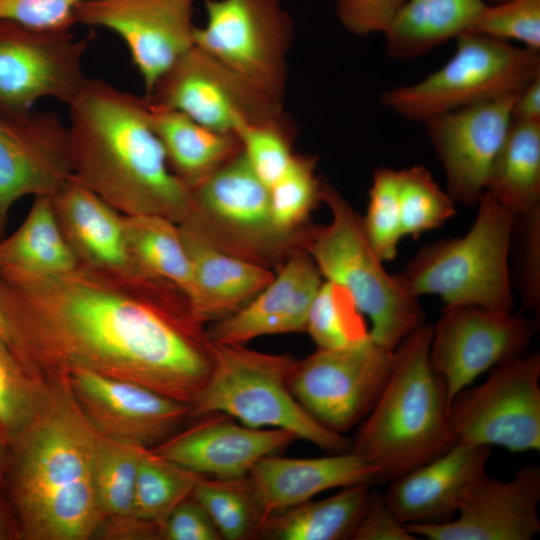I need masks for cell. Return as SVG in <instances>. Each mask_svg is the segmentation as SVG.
Returning a JSON list of instances; mask_svg holds the SVG:
<instances>
[{"instance_id":"obj_46","label":"cell","mask_w":540,"mask_h":540,"mask_svg":"<svg viewBox=\"0 0 540 540\" xmlns=\"http://www.w3.org/2000/svg\"><path fill=\"white\" fill-rule=\"evenodd\" d=\"M160 538L165 540H221L203 506L192 496L182 501L164 521Z\"/></svg>"},{"instance_id":"obj_48","label":"cell","mask_w":540,"mask_h":540,"mask_svg":"<svg viewBox=\"0 0 540 540\" xmlns=\"http://www.w3.org/2000/svg\"><path fill=\"white\" fill-rule=\"evenodd\" d=\"M511 113L513 121L540 122V75L518 92Z\"/></svg>"},{"instance_id":"obj_18","label":"cell","mask_w":540,"mask_h":540,"mask_svg":"<svg viewBox=\"0 0 540 540\" xmlns=\"http://www.w3.org/2000/svg\"><path fill=\"white\" fill-rule=\"evenodd\" d=\"M518 93L434 116L424 122L446 177V192L458 203L476 206L492 164L512 123Z\"/></svg>"},{"instance_id":"obj_2","label":"cell","mask_w":540,"mask_h":540,"mask_svg":"<svg viewBox=\"0 0 540 540\" xmlns=\"http://www.w3.org/2000/svg\"><path fill=\"white\" fill-rule=\"evenodd\" d=\"M102 435L67 378L45 382L38 409L7 446L1 490L17 539L87 540L102 522L95 469Z\"/></svg>"},{"instance_id":"obj_36","label":"cell","mask_w":540,"mask_h":540,"mask_svg":"<svg viewBox=\"0 0 540 540\" xmlns=\"http://www.w3.org/2000/svg\"><path fill=\"white\" fill-rule=\"evenodd\" d=\"M318 158L294 154L283 175L269 188L275 226L289 235H306L311 212L322 202V183L316 175Z\"/></svg>"},{"instance_id":"obj_30","label":"cell","mask_w":540,"mask_h":540,"mask_svg":"<svg viewBox=\"0 0 540 540\" xmlns=\"http://www.w3.org/2000/svg\"><path fill=\"white\" fill-rule=\"evenodd\" d=\"M485 191L514 216L540 209V122L512 120Z\"/></svg>"},{"instance_id":"obj_10","label":"cell","mask_w":540,"mask_h":540,"mask_svg":"<svg viewBox=\"0 0 540 540\" xmlns=\"http://www.w3.org/2000/svg\"><path fill=\"white\" fill-rule=\"evenodd\" d=\"M194 45L265 94L283 102L293 21L281 0H204Z\"/></svg>"},{"instance_id":"obj_32","label":"cell","mask_w":540,"mask_h":540,"mask_svg":"<svg viewBox=\"0 0 540 540\" xmlns=\"http://www.w3.org/2000/svg\"><path fill=\"white\" fill-rule=\"evenodd\" d=\"M124 228L138 263L174 284L190 301L195 289L194 270L179 224L158 215H124Z\"/></svg>"},{"instance_id":"obj_22","label":"cell","mask_w":540,"mask_h":540,"mask_svg":"<svg viewBox=\"0 0 540 540\" xmlns=\"http://www.w3.org/2000/svg\"><path fill=\"white\" fill-rule=\"evenodd\" d=\"M322 282L310 254L305 249L295 251L252 300L207 328L210 340L245 345L261 336L306 331L309 310Z\"/></svg>"},{"instance_id":"obj_12","label":"cell","mask_w":540,"mask_h":540,"mask_svg":"<svg viewBox=\"0 0 540 540\" xmlns=\"http://www.w3.org/2000/svg\"><path fill=\"white\" fill-rule=\"evenodd\" d=\"M393 351L370 337L348 347L317 349L295 360L289 388L302 408L326 429L343 434L362 422L383 391Z\"/></svg>"},{"instance_id":"obj_35","label":"cell","mask_w":540,"mask_h":540,"mask_svg":"<svg viewBox=\"0 0 540 540\" xmlns=\"http://www.w3.org/2000/svg\"><path fill=\"white\" fill-rule=\"evenodd\" d=\"M202 477L146 449L136 478L133 517L160 532L169 514L192 496Z\"/></svg>"},{"instance_id":"obj_27","label":"cell","mask_w":540,"mask_h":540,"mask_svg":"<svg viewBox=\"0 0 540 540\" xmlns=\"http://www.w3.org/2000/svg\"><path fill=\"white\" fill-rule=\"evenodd\" d=\"M148 103L149 121L168 164L190 190L241 151L236 134L212 130L180 111Z\"/></svg>"},{"instance_id":"obj_11","label":"cell","mask_w":540,"mask_h":540,"mask_svg":"<svg viewBox=\"0 0 540 540\" xmlns=\"http://www.w3.org/2000/svg\"><path fill=\"white\" fill-rule=\"evenodd\" d=\"M539 381L540 354L533 351L500 363L485 382L462 390L448 412L455 444L539 451Z\"/></svg>"},{"instance_id":"obj_47","label":"cell","mask_w":540,"mask_h":540,"mask_svg":"<svg viewBox=\"0 0 540 540\" xmlns=\"http://www.w3.org/2000/svg\"><path fill=\"white\" fill-rule=\"evenodd\" d=\"M354 540H416L388 506L384 494L371 490L366 510L353 535Z\"/></svg>"},{"instance_id":"obj_34","label":"cell","mask_w":540,"mask_h":540,"mask_svg":"<svg viewBox=\"0 0 540 540\" xmlns=\"http://www.w3.org/2000/svg\"><path fill=\"white\" fill-rule=\"evenodd\" d=\"M146 449L149 448L102 435L95 469L102 524L112 526L137 520L133 517L135 485L139 464Z\"/></svg>"},{"instance_id":"obj_52","label":"cell","mask_w":540,"mask_h":540,"mask_svg":"<svg viewBox=\"0 0 540 540\" xmlns=\"http://www.w3.org/2000/svg\"><path fill=\"white\" fill-rule=\"evenodd\" d=\"M504 1H507V0H485L486 3L488 2V4H497Z\"/></svg>"},{"instance_id":"obj_16","label":"cell","mask_w":540,"mask_h":540,"mask_svg":"<svg viewBox=\"0 0 540 540\" xmlns=\"http://www.w3.org/2000/svg\"><path fill=\"white\" fill-rule=\"evenodd\" d=\"M195 0H87L75 8L77 23L116 33L140 74L145 96L194 45Z\"/></svg>"},{"instance_id":"obj_29","label":"cell","mask_w":540,"mask_h":540,"mask_svg":"<svg viewBox=\"0 0 540 540\" xmlns=\"http://www.w3.org/2000/svg\"><path fill=\"white\" fill-rule=\"evenodd\" d=\"M370 492V484H355L329 498L289 508L270 516L260 536L275 540L352 539Z\"/></svg>"},{"instance_id":"obj_7","label":"cell","mask_w":540,"mask_h":540,"mask_svg":"<svg viewBox=\"0 0 540 540\" xmlns=\"http://www.w3.org/2000/svg\"><path fill=\"white\" fill-rule=\"evenodd\" d=\"M294 362L242 344H214L212 373L190 418L221 412L252 428L290 431L329 454L349 451L347 437L320 425L293 396L288 380Z\"/></svg>"},{"instance_id":"obj_26","label":"cell","mask_w":540,"mask_h":540,"mask_svg":"<svg viewBox=\"0 0 540 540\" xmlns=\"http://www.w3.org/2000/svg\"><path fill=\"white\" fill-rule=\"evenodd\" d=\"M179 227L194 270L190 304L202 324L235 313L273 279L270 268L225 253Z\"/></svg>"},{"instance_id":"obj_4","label":"cell","mask_w":540,"mask_h":540,"mask_svg":"<svg viewBox=\"0 0 540 540\" xmlns=\"http://www.w3.org/2000/svg\"><path fill=\"white\" fill-rule=\"evenodd\" d=\"M432 326L424 323L393 351V364L374 407L351 444L389 483L455 444L445 383L430 362Z\"/></svg>"},{"instance_id":"obj_1","label":"cell","mask_w":540,"mask_h":540,"mask_svg":"<svg viewBox=\"0 0 540 540\" xmlns=\"http://www.w3.org/2000/svg\"><path fill=\"white\" fill-rule=\"evenodd\" d=\"M0 313L6 343L43 382L82 369L191 406L212 373L205 325L187 296L155 275L0 267Z\"/></svg>"},{"instance_id":"obj_20","label":"cell","mask_w":540,"mask_h":540,"mask_svg":"<svg viewBox=\"0 0 540 540\" xmlns=\"http://www.w3.org/2000/svg\"><path fill=\"white\" fill-rule=\"evenodd\" d=\"M540 467L529 464L502 481L485 473L461 502L455 520L408 524L429 540H531L540 533Z\"/></svg>"},{"instance_id":"obj_51","label":"cell","mask_w":540,"mask_h":540,"mask_svg":"<svg viewBox=\"0 0 540 540\" xmlns=\"http://www.w3.org/2000/svg\"><path fill=\"white\" fill-rule=\"evenodd\" d=\"M0 336L5 340V329H4V324H3V320H2V316H1V313H0ZM6 341V340H5Z\"/></svg>"},{"instance_id":"obj_14","label":"cell","mask_w":540,"mask_h":540,"mask_svg":"<svg viewBox=\"0 0 540 540\" xmlns=\"http://www.w3.org/2000/svg\"><path fill=\"white\" fill-rule=\"evenodd\" d=\"M93 37L0 21V106L24 112L42 98L69 105L88 80L83 58Z\"/></svg>"},{"instance_id":"obj_17","label":"cell","mask_w":540,"mask_h":540,"mask_svg":"<svg viewBox=\"0 0 540 540\" xmlns=\"http://www.w3.org/2000/svg\"><path fill=\"white\" fill-rule=\"evenodd\" d=\"M72 174L68 125L58 114L0 106V238L18 200L52 195Z\"/></svg>"},{"instance_id":"obj_6","label":"cell","mask_w":540,"mask_h":540,"mask_svg":"<svg viewBox=\"0 0 540 540\" xmlns=\"http://www.w3.org/2000/svg\"><path fill=\"white\" fill-rule=\"evenodd\" d=\"M322 202L331 211L327 225L312 226L305 245L322 277L348 291L370 322L369 337L394 351L411 332L425 323L418 298L397 274H389L368 242L361 217L327 180Z\"/></svg>"},{"instance_id":"obj_28","label":"cell","mask_w":540,"mask_h":540,"mask_svg":"<svg viewBox=\"0 0 540 540\" xmlns=\"http://www.w3.org/2000/svg\"><path fill=\"white\" fill-rule=\"evenodd\" d=\"M485 0H406L383 32L394 59L419 57L469 33Z\"/></svg>"},{"instance_id":"obj_25","label":"cell","mask_w":540,"mask_h":540,"mask_svg":"<svg viewBox=\"0 0 540 540\" xmlns=\"http://www.w3.org/2000/svg\"><path fill=\"white\" fill-rule=\"evenodd\" d=\"M377 473L374 465L349 450L318 458L269 455L254 465L247 478L268 520L323 491L375 483Z\"/></svg>"},{"instance_id":"obj_23","label":"cell","mask_w":540,"mask_h":540,"mask_svg":"<svg viewBox=\"0 0 540 540\" xmlns=\"http://www.w3.org/2000/svg\"><path fill=\"white\" fill-rule=\"evenodd\" d=\"M491 447L456 443L388 484L385 500L405 525L443 522L486 472Z\"/></svg>"},{"instance_id":"obj_49","label":"cell","mask_w":540,"mask_h":540,"mask_svg":"<svg viewBox=\"0 0 540 540\" xmlns=\"http://www.w3.org/2000/svg\"><path fill=\"white\" fill-rule=\"evenodd\" d=\"M7 539H17V530L11 507L0 490V540Z\"/></svg>"},{"instance_id":"obj_38","label":"cell","mask_w":540,"mask_h":540,"mask_svg":"<svg viewBox=\"0 0 540 540\" xmlns=\"http://www.w3.org/2000/svg\"><path fill=\"white\" fill-rule=\"evenodd\" d=\"M398 196L404 236L416 239L455 214V201L421 165L398 171Z\"/></svg>"},{"instance_id":"obj_19","label":"cell","mask_w":540,"mask_h":540,"mask_svg":"<svg viewBox=\"0 0 540 540\" xmlns=\"http://www.w3.org/2000/svg\"><path fill=\"white\" fill-rule=\"evenodd\" d=\"M67 380L81 410L103 436L153 448L190 418V405L135 382L74 370Z\"/></svg>"},{"instance_id":"obj_39","label":"cell","mask_w":540,"mask_h":540,"mask_svg":"<svg viewBox=\"0 0 540 540\" xmlns=\"http://www.w3.org/2000/svg\"><path fill=\"white\" fill-rule=\"evenodd\" d=\"M44 387L0 336V437L7 446L34 417Z\"/></svg>"},{"instance_id":"obj_13","label":"cell","mask_w":540,"mask_h":540,"mask_svg":"<svg viewBox=\"0 0 540 540\" xmlns=\"http://www.w3.org/2000/svg\"><path fill=\"white\" fill-rule=\"evenodd\" d=\"M146 99L182 112L215 131L236 134L249 124L286 115L282 102L260 91L193 45L162 75Z\"/></svg>"},{"instance_id":"obj_9","label":"cell","mask_w":540,"mask_h":540,"mask_svg":"<svg viewBox=\"0 0 540 540\" xmlns=\"http://www.w3.org/2000/svg\"><path fill=\"white\" fill-rule=\"evenodd\" d=\"M453 56L420 82L386 90L382 104L412 121L518 93L540 75V51L476 33L456 38Z\"/></svg>"},{"instance_id":"obj_15","label":"cell","mask_w":540,"mask_h":540,"mask_svg":"<svg viewBox=\"0 0 540 540\" xmlns=\"http://www.w3.org/2000/svg\"><path fill=\"white\" fill-rule=\"evenodd\" d=\"M538 323L477 306H446L432 327L430 362L454 398L492 367L525 353Z\"/></svg>"},{"instance_id":"obj_33","label":"cell","mask_w":540,"mask_h":540,"mask_svg":"<svg viewBox=\"0 0 540 540\" xmlns=\"http://www.w3.org/2000/svg\"><path fill=\"white\" fill-rule=\"evenodd\" d=\"M192 497L206 510L222 539L246 540L261 535L267 519L247 476L235 479L203 476Z\"/></svg>"},{"instance_id":"obj_21","label":"cell","mask_w":540,"mask_h":540,"mask_svg":"<svg viewBox=\"0 0 540 540\" xmlns=\"http://www.w3.org/2000/svg\"><path fill=\"white\" fill-rule=\"evenodd\" d=\"M297 439L284 429L252 428L212 412L149 449L199 475L235 479L246 477L260 459L277 454Z\"/></svg>"},{"instance_id":"obj_37","label":"cell","mask_w":540,"mask_h":540,"mask_svg":"<svg viewBox=\"0 0 540 540\" xmlns=\"http://www.w3.org/2000/svg\"><path fill=\"white\" fill-rule=\"evenodd\" d=\"M363 316L346 289L326 280L310 307L306 331L317 349L352 346L369 338Z\"/></svg>"},{"instance_id":"obj_24","label":"cell","mask_w":540,"mask_h":540,"mask_svg":"<svg viewBox=\"0 0 540 540\" xmlns=\"http://www.w3.org/2000/svg\"><path fill=\"white\" fill-rule=\"evenodd\" d=\"M57 223L77 265L95 270L146 275L132 254L124 215L73 175L51 195Z\"/></svg>"},{"instance_id":"obj_43","label":"cell","mask_w":540,"mask_h":540,"mask_svg":"<svg viewBox=\"0 0 540 540\" xmlns=\"http://www.w3.org/2000/svg\"><path fill=\"white\" fill-rule=\"evenodd\" d=\"M518 258V288L523 308L539 320L540 209L514 216L513 234Z\"/></svg>"},{"instance_id":"obj_50","label":"cell","mask_w":540,"mask_h":540,"mask_svg":"<svg viewBox=\"0 0 540 540\" xmlns=\"http://www.w3.org/2000/svg\"><path fill=\"white\" fill-rule=\"evenodd\" d=\"M7 458V445L0 437V490L2 487Z\"/></svg>"},{"instance_id":"obj_45","label":"cell","mask_w":540,"mask_h":540,"mask_svg":"<svg viewBox=\"0 0 540 540\" xmlns=\"http://www.w3.org/2000/svg\"><path fill=\"white\" fill-rule=\"evenodd\" d=\"M406 0H337L339 21L351 33H383Z\"/></svg>"},{"instance_id":"obj_41","label":"cell","mask_w":540,"mask_h":540,"mask_svg":"<svg viewBox=\"0 0 540 540\" xmlns=\"http://www.w3.org/2000/svg\"><path fill=\"white\" fill-rule=\"evenodd\" d=\"M294 134V124L287 115L264 123L244 125L237 130L245 159L267 187L288 168L294 156Z\"/></svg>"},{"instance_id":"obj_3","label":"cell","mask_w":540,"mask_h":540,"mask_svg":"<svg viewBox=\"0 0 540 540\" xmlns=\"http://www.w3.org/2000/svg\"><path fill=\"white\" fill-rule=\"evenodd\" d=\"M69 106L73 176L126 216H188L191 190L172 172L147 99L89 79Z\"/></svg>"},{"instance_id":"obj_5","label":"cell","mask_w":540,"mask_h":540,"mask_svg":"<svg viewBox=\"0 0 540 540\" xmlns=\"http://www.w3.org/2000/svg\"><path fill=\"white\" fill-rule=\"evenodd\" d=\"M476 206V218L464 236L425 245L397 276L417 298L436 295L446 306L512 313L508 259L514 215L486 191Z\"/></svg>"},{"instance_id":"obj_8","label":"cell","mask_w":540,"mask_h":540,"mask_svg":"<svg viewBox=\"0 0 540 540\" xmlns=\"http://www.w3.org/2000/svg\"><path fill=\"white\" fill-rule=\"evenodd\" d=\"M191 195L190 212L179 225L225 253L270 268L305 249L310 231L289 235L275 226L269 188L242 151L193 188Z\"/></svg>"},{"instance_id":"obj_31","label":"cell","mask_w":540,"mask_h":540,"mask_svg":"<svg viewBox=\"0 0 540 540\" xmlns=\"http://www.w3.org/2000/svg\"><path fill=\"white\" fill-rule=\"evenodd\" d=\"M76 265L57 223L51 195L35 196L18 229L0 238V267L51 274Z\"/></svg>"},{"instance_id":"obj_42","label":"cell","mask_w":540,"mask_h":540,"mask_svg":"<svg viewBox=\"0 0 540 540\" xmlns=\"http://www.w3.org/2000/svg\"><path fill=\"white\" fill-rule=\"evenodd\" d=\"M469 33L516 41L540 51V0H507L486 4Z\"/></svg>"},{"instance_id":"obj_40","label":"cell","mask_w":540,"mask_h":540,"mask_svg":"<svg viewBox=\"0 0 540 540\" xmlns=\"http://www.w3.org/2000/svg\"><path fill=\"white\" fill-rule=\"evenodd\" d=\"M361 222L365 236L379 258L383 262L393 260L404 237L398 171L387 167L374 171L366 214L361 217Z\"/></svg>"},{"instance_id":"obj_44","label":"cell","mask_w":540,"mask_h":540,"mask_svg":"<svg viewBox=\"0 0 540 540\" xmlns=\"http://www.w3.org/2000/svg\"><path fill=\"white\" fill-rule=\"evenodd\" d=\"M87 0H0V21L48 32L69 31L77 24L76 6Z\"/></svg>"}]
</instances>
